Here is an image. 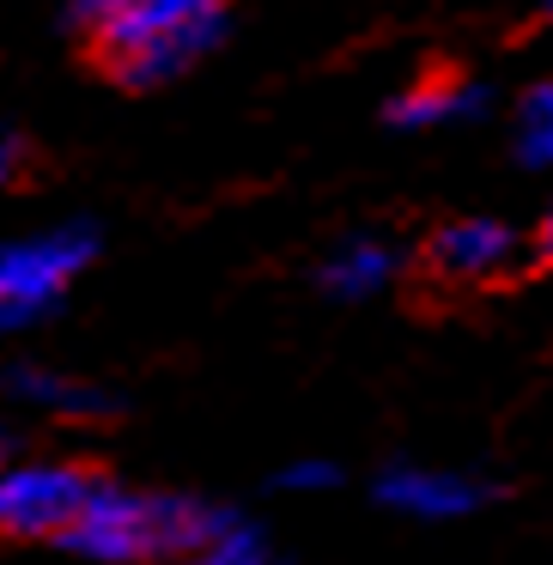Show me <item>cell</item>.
I'll list each match as a JSON object with an SVG mask.
<instances>
[{
    "mask_svg": "<svg viewBox=\"0 0 553 565\" xmlns=\"http://www.w3.org/2000/svg\"><path fill=\"white\" fill-rule=\"evenodd\" d=\"M195 565H286V559L274 553V541L262 535L256 523H244V516H232V523H225V535L213 541V547L201 553Z\"/></svg>",
    "mask_w": 553,
    "mask_h": 565,
    "instance_id": "11",
    "label": "cell"
},
{
    "mask_svg": "<svg viewBox=\"0 0 553 565\" xmlns=\"http://www.w3.org/2000/svg\"><path fill=\"white\" fill-rule=\"evenodd\" d=\"M0 462H7V456H0Z\"/></svg>",
    "mask_w": 553,
    "mask_h": 565,
    "instance_id": "17",
    "label": "cell"
},
{
    "mask_svg": "<svg viewBox=\"0 0 553 565\" xmlns=\"http://www.w3.org/2000/svg\"><path fill=\"white\" fill-rule=\"evenodd\" d=\"M7 390H13L19 402L43 407V414H55V419H110L116 414V395L104 390V383L62 377V371H50V365H13L7 371Z\"/></svg>",
    "mask_w": 553,
    "mask_h": 565,
    "instance_id": "7",
    "label": "cell"
},
{
    "mask_svg": "<svg viewBox=\"0 0 553 565\" xmlns=\"http://www.w3.org/2000/svg\"><path fill=\"white\" fill-rule=\"evenodd\" d=\"M128 7H135V0H74V13H79V25H86V38L98 25H110V19H123Z\"/></svg>",
    "mask_w": 553,
    "mask_h": 565,
    "instance_id": "13",
    "label": "cell"
},
{
    "mask_svg": "<svg viewBox=\"0 0 553 565\" xmlns=\"http://www.w3.org/2000/svg\"><path fill=\"white\" fill-rule=\"evenodd\" d=\"M19 159H25V147H19V135L13 128H0V189L19 177Z\"/></svg>",
    "mask_w": 553,
    "mask_h": 565,
    "instance_id": "14",
    "label": "cell"
},
{
    "mask_svg": "<svg viewBox=\"0 0 553 565\" xmlns=\"http://www.w3.org/2000/svg\"><path fill=\"white\" fill-rule=\"evenodd\" d=\"M547 19H553V0H547Z\"/></svg>",
    "mask_w": 553,
    "mask_h": 565,
    "instance_id": "16",
    "label": "cell"
},
{
    "mask_svg": "<svg viewBox=\"0 0 553 565\" xmlns=\"http://www.w3.org/2000/svg\"><path fill=\"white\" fill-rule=\"evenodd\" d=\"M517 152L523 164H553V79L529 86L517 104Z\"/></svg>",
    "mask_w": 553,
    "mask_h": 565,
    "instance_id": "10",
    "label": "cell"
},
{
    "mask_svg": "<svg viewBox=\"0 0 553 565\" xmlns=\"http://www.w3.org/2000/svg\"><path fill=\"white\" fill-rule=\"evenodd\" d=\"M535 262H553V213L541 220V232H535Z\"/></svg>",
    "mask_w": 553,
    "mask_h": 565,
    "instance_id": "15",
    "label": "cell"
},
{
    "mask_svg": "<svg viewBox=\"0 0 553 565\" xmlns=\"http://www.w3.org/2000/svg\"><path fill=\"white\" fill-rule=\"evenodd\" d=\"M98 480L79 462H0V541H62Z\"/></svg>",
    "mask_w": 553,
    "mask_h": 565,
    "instance_id": "4",
    "label": "cell"
},
{
    "mask_svg": "<svg viewBox=\"0 0 553 565\" xmlns=\"http://www.w3.org/2000/svg\"><path fill=\"white\" fill-rule=\"evenodd\" d=\"M225 25V0H135L123 19L92 31V62L123 86H159L213 50Z\"/></svg>",
    "mask_w": 553,
    "mask_h": 565,
    "instance_id": "2",
    "label": "cell"
},
{
    "mask_svg": "<svg viewBox=\"0 0 553 565\" xmlns=\"http://www.w3.org/2000/svg\"><path fill=\"white\" fill-rule=\"evenodd\" d=\"M517 256H523V237H517L504 220H450V225H438L432 244H426V262L456 286L499 280Z\"/></svg>",
    "mask_w": 553,
    "mask_h": 565,
    "instance_id": "5",
    "label": "cell"
},
{
    "mask_svg": "<svg viewBox=\"0 0 553 565\" xmlns=\"http://www.w3.org/2000/svg\"><path fill=\"white\" fill-rule=\"evenodd\" d=\"M468 104H475V86H462L456 74H426L419 86H407L390 104V116L395 128H438V122H456Z\"/></svg>",
    "mask_w": 553,
    "mask_h": 565,
    "instance_id": "9",
    "label": "cell"
},
{
    "mask_svg": "<svg viewBox=\"0 0 553 565\" xmlns=\"http://www.w3.org/2000/svg\"><path fill=\"white\" fill-rule=\"evenodd\" d=\"M334 480H341V468L322 462V456H298V462L280 468V487H286V492H329Z\"/></svg>",
    "mask_w": 553,
    "mask_h": 565,
    "instance_id": "12",
    "label": "cell"
},
{
    "mask_svg": "<svg viewBox=\"0 0 553 565\" xmlns=\"http://www.w3.org/2000/svg\"><path fill=\"white\" fill-rule=\"evenodd\" d=\"M92 249H98V237L86 225L0 244V334H19L50 317L62 305V292L79 280V268L92 262Z\"/></svg>",
    "mask_w": 553,
    "mask_h": 565,
    "instance_id": "3",
    "label": "cell"
},
{
    "mask_svg": "<svg viewBox=\"0 0 553 565\" xmlns=\"http://www.w3.org/2000/svg\"><path fill=\"white\" fill-rule=\"evenodd\" d=\"M395 249L390 244H377V237H353V244H341L329 262H322V292H334V298H371V292H383V286L395 280Z\"/></svg>",
    "mask_w": 553,
    "mask_h": 565,
    "instance_id": "8",
    "label": "cell"
},
{
    "mask_svg": "<svg viewBox=\"0 0 553 565\" xmlns=\"http://www.w3.org/2000/svg\"><path fill=\"white\" fill-rule=\"evenodd\" d=\"M237 511L208 499H183V492H135L98 480L86 511L62 535L67 553L98 565H147V559H201L213 541L225 535Z\"/></svg>",
    "mask_w": 553,
    "mask_h": 565,
    "instance_id": "1",
    "label": "cell"
},
{
    "mask_svg": "<svg viewBox=\"0 0 553 565\" xmlns=\"http://www.w3.org/2000/svg\"><path fill=\"white\" fill-rule=\"evenodd\" d=\"M377 499L390 511L414 516V523H456L480 504V480L456 475V468H426V462H402L377 480Z\"/></svg>",
    "mask_w": 553,
    "mask_h": 565,
    "instance_id": "6",
    "label": "cell"
}]
</instances>
